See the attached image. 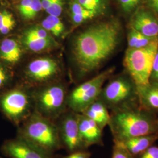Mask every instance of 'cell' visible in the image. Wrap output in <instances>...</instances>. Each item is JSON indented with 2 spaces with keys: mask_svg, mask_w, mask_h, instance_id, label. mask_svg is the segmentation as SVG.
I'll return each mask as SVG.
<instances>
[{
  "mask_svg": "<svg viewBox=\"0 0 158 158\" xmlns=\"http://www.w3.org/2000/svg\"><path fill=\"white\" fill-rule=\"evenodd\" d=\"M121 28L117 21H106L91 25L74 38L72 55L81 74L96 70L115 51Z\"/></svg>",
  "mask_w": 158,
  "mask_h": 158,
  "instance_id": "obj_1",
  "label": "cell"
},
{
  "mask_svg": "<svg viewBox=\"0 0 158 158\" xmlns=\"http://www.w3.org/2000/svg\"><path fill=\"white\" fill-rule=\"evenodd\" d=\"M132 106L115 109L110 114L108 126L114 142L158 133V118L155 114Z\"/></svg>",
  "mask_w": 158,
  "mask_h": 158,
  "instance_id": "obj_2",
  "label": "cell"
},
{
  "mask_svg": "<svg viewBox=\"0 0 158 158\" xmlns=\"http://www.w3.org/2000/svg\"><path fill=\"white\" fill-rule=\"evenodd\" d=\"M17 128L16 136L48 152L54 154L62 149L55 122L35 111Z\"/></svg>",
  "mask_w": 158,
  "mask_h": 158,
  "instance_id": "obj_3",
  "label": "cell"
},
{
  "mask_svg": "<svg viewBox=\"0 0 158 158\" xmlns=\"http://www.w3.org/2000/svg\"><path fill=\"white\" fill-rule=\"evenodd\" d=\"M158 50V37L142 48H128L125 55V67L136 89L150 83L155 57Z\"/></svg>",
  "mask_w": 158,
  "mask_h": 158,
  "instance_id": "obj_4",
  "label": "cell"
},
{
  "mask_svg": "<svg viewBox=\"0 0 158 158\" xmlns=\"http://www.w3.org/2000/svg\"><path fill=\"white\" fill-rule=\"evenodd\" d=\"M35 111L55 121L65 111L66 90L62 84H52L32 93Z\"/></svg>",
  "mask_w": 158,
  "mask_h": 158,
  "instance_id": "obj_5",
  "label": "cell"
},
{
  "mask_svg": "<svg viewBox=\"0 0 158 158\" xmlns=\"http://www.w3.org/2000/svg\"><path fill=\"white\" fill-rule=\"evenodd\" d=\"M32 93L15 88L0 94V110L9 121L18 127L34 113Z\"/></svg>",
  "mask_w": 158,
  "mask_h": 158,
  "instance_id": "obj_6",
  "label": "cell"
},
{
  "mask_svg": "<svg viewBox=\"0 0 158 158\" xmlns=\"http://www.w3.org/2000/svg\"><path fill=\"white\" fill-rule=\"evenodd\" d=\"M113 70L111 68L76 87L67 97L68 107L75 113H83L98 98L104 82Z\"/></svg>",
  "mask_w": 158,
  "mask_h": 158,
  "instance_id": "obj_7",
  "label": "cell"
},
{
  "mask_svg": "<svg viewBox=\"0 0 158 158\" xmlns=\"http://www.w3.org/2000/svg\"><path fill=\"white\" fill-rule=\"evenodd\" d=\"M135 98H138L137 90L132 79L119 77L111 80L102 89L98 99L107 107L115 110L132 104Z\"/></svg>",
  "mask_w": 158,
  "mask_h": 158,
  "instance_id": "obj_8",
  "label": "cell"
},
{
  "mask_svg": "<svg viewBox=\"0 0 158 158\" xmlns=\"http://www.w3.org/2000/svg\"><path fill=\"white\" fill-rule=\"evenodd\" d=\"M55 122L62 149L69 153L86 150L79 135L78 113L64 111Z\"/></svg>",
  "mask_w": 158,
  "mask_h": 158,
  "instance_id": "obj_9",
  "label": "cell"
},
{
  "mask_svg": "<svg viewBox=\"0 0 158 158\" xmlns=\"http://www.w3.org/2000/svg\"><path fill=\"white\" fill-rule=\"evenodd\" d=\"M0 151L4 156L8 158H56L54 154L17 136L4 142L0 148Z\"/></svg>",
  "mask_w": 158,
  "mask_h": 158,
  "instance_id": "obj_10",
  "label": "cell"
},
{
  "mask_svg": "<svg viewBox=\"0 0 158 158\" xmlns=\"http://www.w3.org/2000/svg\"><path fill=\"white\" fill-rule=\"evenodd\" d=\"M130 27L148 37H158V17L148 8H138L134 12Z\"/></svg>",
  "mask_w": 158,
  "mask_h": 158,
  "instance_id": "obj_11",
  "label": "cell"
},
{
  "mask_svg": "<svg viewBox=\"0 0 158 158\" xmlns=\"http://www.w3.org/2000/svg\"><path fill=\"white\" fill-rule=\"evenodd\" d=\"M59 66L56 61L49 57H40L32 61L27 68V76L35 83H41L57 74Z\"/></svg>",
  "mask_w": 158,
  "mask_h": 158,
  "instance_id": "obj_12",
  "label": "cell"
},
{
  "mask_svg": "<svg viewBox=\"0 0 158 158\" xmlns=\"http://www.w3.org/2000/svg\"><path fill=\"white\" fill-rule=\"evenodd\" d=\"M78 123L80 138L86 150L92 145H103V130L94 121L83 114H78Z\"/></svg>",
  "mask_w": 158,
  "mask_h": 158,
  "instance_id": "obj_13",
  "label": "cell"
},
{
  "mask_svg": "<svg viewBox=\"0 0 158 158\" xmlns=\"http://www.w3.org/2000/svg\"><path fill=\"white\" fill-rule=\"evenodd\" d=\"M158 140V133L146 135L138 136L127 139L117 143L125 148L134 157L138 156L145 151L148 148Z\"/></svg>",
  "mask_w": 158,
  "mask_h": 158,
  "instance_id": "obj_14",
  "label": "cell"
},
{
  "mask_svg": "<svg viewBox=\"0 0 158 158\" xmlns=\"http://www.w3.org/2000/svg\"><path fill=\"white\" fill-rule=\"evenodd\" d=\"M136 90L141 107L153 114L158 113V82L150 81L149 85Z\"/></svg>",
  "mask_w": 158,
  "mask_h": 158,
  "instance_id": "obj_15",
  "label": "cell"
},
{
  "mask_svg": "<svg viewBox=\"0 0 158 158\" xmlns=\"http://www.w3.org/2000/svg\"><path fill=\"white\" fill-rule=\"evenodd\" d=\"M81 114L94 121L102 130L108 125L110 120L107 107L99 99L93 102Z\"/></svg>",
  "mask_w": 158,
  "mask_h": 158,
  "instance_id": "obj_16",
  "label": "cell"
},
{
  "mask_svg": "<svg viewBox=\"0 0 158 158\" xmlns=\"http://www.w3.org/2000/svg\"><path fill=\"white\" fill-rule=\"evenodd\" d=\"M22 56V50L15 40L6 38L0 44V58L10 63H17Z\"/></svg>",
  "mask_w": 158,
  "mask_h": 158,
  "instance_id": "obj_17",
  "label": "cell"
},
{
  "mask_svg": "<svg viewBox=\"0 0 158 158\" xmlns=\"http://www.w3.org/2000/svg\"><path fill=\"white\" fill-rule=\"evenodd\" d=\"M22 41L23 45L27 49L34 52H43L58 45L54 38L42 39L23 36Z\"/></svg>",
  "mask_w": 158,
  "mask_h": 158,
  "instance_id": "obj_18",
  "label": "cell"
},
{
  "mask_svg": "<svg viewBox=\"0 0 158 158\" xmlns=\"http://www.w3.org/2000/svg\"><path fill=\"white\" fill-rule=\"evenodd\" d=\"M85 9L96 13L97 16L104 14L107 10V0H76Z\"/></svg>",
  "mask_w": 158,
  "mask_h": 158,
  "instance_id": "obj_19",
  "label": "cell"
},
{
  "mask_svg": "<svg viewBox=\"0 0 158 158\" xmlns=\"http://www.w3.org/2000/svg\"><path fill=\"white\" fill-rule=\"evenodd\" d=\"M15 26V20L11 12L2 10L0 11V34L10 33Z\"/></svg>",
  "mask_w": 158,
  "mask_h": 158,
  "instance_id": "obj_20",
  "label": "cell"
},
{
  "mask_svg": "<svg viewBox=\"0 0 158 158\" xmlns=\"http://www.w3.org/2000/svg\"><path fill=\"white\" fill-rule=\"evenodd\" d=\"M23 36L29 38H37L42 39L53 38L52 35L46 29L41 27H32L26 29L23 32Z\"/></svg>",
  "mask_w": 158,
  "mask_h": 158,
  "instance_id": "obj_21",
  "label": "cell"
},
{
  "mask_svg": "<svg viewBox=\"0 0 158 158\" xmlns=\"http://www.w3.org/2000/svg\"><path fill=\"white\" fill-rule=\"evenodd\" d=\"M143 0H118L119 5L125 14L134 12L139 7Z\"/></svg>",
  "mask_w": 158,
  "mask_h": 158,
  "instance_id": "obj_22",
  "label": "cell"
},
{
  "mask_svg": "<svg viewBox=\"0 0 158 158\" xmlns=\"http://www.w3.org/2000/svg\"><path fill=\"white\" fill-rule=\"evenodd\" d=\"M42 10L43 8L40 0H31L28 9L23 18L26 19H34Z\"/></svg>",
  "mask_w": 158,
  "mask_h": 158,
  "instance_id": "obj_23",
  "label": "cell"
},
{
  "mask_svg": "<svg viewBox=\"0 0 158 158\" xmlns=\"http://www.w3.org/2000/svg\"><path fill=\"white\" fill-rule=\"evenodd\" d=\"M96 17H97V15L96 13L91 11L79 14H70L71 20L72 23L76 25H79L81 23H83L88 20L93 19Z\"/></svg>",
  "mask_w": 158,
  "mask_h": 158,
  "instance_id": "obj_24",
  "label": "cell"
},
{
  "mask_svg": "<svg viewBox=\"0 0 158 158\" xmlns=\"http://www.w3.org/2000/svg\"><path fill=\"white\" fill-rule=\"evenodd\" d=\"M64 4V0H51L49 8L46 11L48 15L60 17L62 14Z\"/></svg>",
  "mask_w": 158,
  "mask_h": 158,
  "instance_id": "obj_25",
  "label": "cell"
},
{
  "mask_svg": "<svg viewBox=\"0 0 158 158\" xmlns=\"http://www.w3.org/2000/svg\"><path fill=\"white\" fill-rule=\"evenodd\" d=\"M111 158H135L125 148L114 142Z\"/></svg>",
  "mask_w": 158,
  "mask_h": 158,
  "instance_id": "obj_26",
  "label": "cell"
},
{
  "mask_svg": "<svg viewBox=\"0 0 158 158\" xmlns=\"http://www.w3.org/2000/svg\"><path fill=\"white\" fill-rule=\"evenodd\" d=\"M46 19L55 27V28L56 29L60 35L64 32L65 30V27L59 17L48 15Z\"/></svg>",
  "mask_w": 158,
  "mask_h": 158,
  "instance_id": "obj_27",
  "label": "cell"
},
{
  "mask_svg": "<svg viewBox=\"0 0 158 158\" xmlns=\"http://www.w3.org/2000/svg\"><path fill=\"white\" fill-rule=\"evenodd\" d=\"M141 34L131 27H130L128 34V48H135L136 43L139 40Z\"/></svg>",
  "mask_w": 158,
  "mask_h": 158,
  "instance_id": "obj_28",
  "label": "cell"
},
{
  "mask_svg": "<svg viewBox=\"0 0 158 158\" xmlns=\"http://www.w3.org/2000/svg\"><path fill=\"white\" fill-rule=\"evenodd\" d=\"M137 157L138 158H158V147L152 145Z\"/></svg>",
  "mask_w": 158,
  "mask_h": 158,
  "instance_id": "obj_29",
  "label": "cell"
},
{
  "mask_svg": "<svg viewBox=\"0 0 158 158\" xmlns=\"http://www.w3.org/2000/svg\"><path fill=\"white\" fill-rule=\"evenodd\" d=\"M70 14H83L89 11L85 9L83 6H81L76 0H72L70 2Z\"/></svg>",
  "mask_w": 158,
  "mask_h": 158,
  "instance_id": "obj_30",
  "label": "cell"
},
{
  "mask_svg": "<svg viewBox=\"0 0 158 158\" xmlns=\"http://www.w3.org/2000/svg\"><path fill=\"white\" fill-rule=\"evenodd\" d=\"M42 27L47 31H48L51 35L56 37H59L60 36H61V35L58 32L56 29L55 28V27L49 23L46 18L42 22Z\"/></svg>",
  "mask_w": 158,
  "mask_h": 158,
  "instance_id": "obj_31",
  "label": "cell"
},
{
  "mask_svg": "<svg viewBox=\"0 0 158 158\" xmlns=\"http://www.w3.org/2000/svg\"><path fill=\"white\" fill-rule=\"evenodd\" d=\"M150 81L158 82V50L153 61Z\"/></svg>",
  "mask_w": 158,
  "mask_h": 158,
  "instance_id": "obj_32",
  "label": "cell"
},
{
  "mask_svg": "<svg viewBox=\"0 0 158 158\" xmlns=\"http://www.w3.org/2000/svg\"><path fill=\"white\" fill-rule=\"evenodd\" d=\"M8 83V76L4 69L0 66V90L4 89Z\"/></svg>",
  "mask_w": 158,
  "mask_h": 158,
  "instance_id": "obj_33",
  "label": "cell"
},
{
  "mask_svg": "<svg viewBox=\"0 0 158 158\" xmlns=\"http://www.w3.org/2000/svg\"><path fill=\"white\" fill-rule=\"evenodd\" d=\"M91 155L90 152L87 151V150H85L69 153V155L66 156L68 158H90Z\"/></svg>",
  "mask_w": 158,
  "mask_h": 158,
  "instance_id": "obj_34",
  "label": "cell"
},
{
  "mask_svg": "<svg viewBox=\"0 0 158 158\" xmlns=\"http://www.w3.org/2000/svg\"><path fill=\"white\" fill-rule=\"evenodd\" d=\"M148 8L158 17V0H145Z\"/></svg>",
  "mask_w": 158,
  "mask_h": 158,
  "instance_id": "obj_35",
  "label": "cell"
},
{
  "mask_svg": "<svg viewBox=\"0 0 158 158\" xmlns=\"http://www.w3.org/2000/svg\"><path fill=\"white\" fill-rule=\"evenodd\" d=\"M31 2V0H21V2L19 3L18 8L22 17H23L25 12L28 9Z\"/></svg>",
  "mask_w": 158,
  "mask_h": 158,
  "instance_id": "obj_36",
  "label": "cell"
},
{
  "mask_svg": "<svg viewBox=\"0 0 158 158\" xmlns=\"http://www.w3.org/2000/svg\"><path fill=\"white\" fill-rule=\"evenodd\" d=\"M41 5L42 6L43 10H45L46 11L49 8L50 4H51V0H40Z\"/></svg>",
  "mask_w": 158,
  "mask_h": 158,
  "instance_id": "obj_37",
  "label": "cell"
},
{
  "mask_svg": "<svg viewBox=\"0 0 158 158\" xmlns=\"http://www.w3.org/2000/svg\"><path fill=\"white\" fill-rule=\"evenodd\" d=\"M0 158H1V157H0Z\"/></svg>",
  "mask_w": 158,
  "mask_h": 158,
  "instance_id": "obj_38",
  "label": "cell"
}]
</instances>
